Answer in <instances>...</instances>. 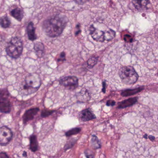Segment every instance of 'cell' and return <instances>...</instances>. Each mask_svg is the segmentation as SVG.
I'll list each match as a JSON object with an SVG mask.
<instances>
[{"label":"cell","mask_w":158,"mask_h":158,"mask_svg":"<svg viewBox=\"0 0 158 158\" xmlns=\"http://www.w3.org/2000/svg\"><path fill=\"white\" fill-rule=\"evenodd\" d=\"M13 133L11 130L6 126H2L0 129V144L5 146L11 141Z\"/></svg>","instance_id":"cell-7"},{"label":"cell","mask_w":158,"mask_h":158,"mask_svg":"<svg viewBox=\"0 0 158 158\" xmlns=\"http://www.w3.org/2000/svg\"><path fill=\"white\" fill-rule=\"evenodd\" d=\"M132 3L138 11H144L148 9L150 2L149 0H132Z\"/></svg>","instance_id":"cell-10"},{"label":"cell","mask_w":158,"mask_h":158,"mask_svg":"<svg viewBox=\"0 0 158 158\" xmlns=\"http://www.w3.org/2000/svg\"><path fill=\"white\" fill-rule=\"evenodd\" d=\"M103 89H102V91H103V92L104 93H105L106 91V83L105 82H104L103 83Z\"/></svg>","instance_id":"cell-31"},{"label":"cell","mask_w":158,"mask_h":158,"mask_svg":"<svg viewBox=\"0 0 158 158\" xmlns=\"http://www.w3.org/2000/svg\"><path fill=\"white\" fill-rule=\"evenodd\" d=\"M81 32V31L80 30V24H78L76 26V31L75 32V34L76 36L79 35L80 32Z\"/></svg>","instance_id":"cell-28"},{"label":"cell","mask_w":158,"mask_h":158,"mask_svg":"<svg viewBox=\"0 0 158 158\" xmlns=\"http://www.w3.org/2000/svg\"><path fill=\"white\" fill-rule=\"evenodd\" d=\"M90 0H74V2L79 5H83L89 2Z\"/></svg>","instance_id":"cell-27"},{"label":"cell","mask_w":158,"mask_h":158,"mask_svg":"<svg viewBox=\"0 0 158 158\" xmlns=\"http://www.w3.org/2000/svg\"><path fill=\"white\" fill-rule=\"evenodd\" d=\"M27 32L28 38L30 40L33 41L37 39V36L35 34V28L34 27V24L32 22H30L28 24Z\"/></svg>","instance_id":"cell-12"},{"label":"cell","mask_w":158,"mask_h":158,"mask_svg":"<svg viewBox=\"0 0 158 158\" xmlns=\"http://www.w3.org/2000/svg\"><path fill=\"white\" fill-rule=\"evenodd\" d=\"M0 23H1V27L3 28H7L9 27L11 25L10 19L6 16H4L1 17Z\"/></svg>","instance_id":"cell-20"},{"label":"cell","mask_w":158,"mask_h":158,"mask_svg":"<svg viewBox=\"0 0 158 158\" xmlns=\"http://www.w3.org/2000/svg\"><path fill=\"white\" fill-rule=\"evenodd\" d=\"M24 156H27V153H26V152H24Z\"/></svg>","instance_id":"cell-34"},{"label":"cell","mask_w":158,"mask_h":158,"mask_svg":"<svg viewBox=\"0 0 158 158\" xmlns=\"http://www.w3.org/2000/svg\"><path fill=\"white\" fill-rule=\"evenodd\" d=\"M23 51V43L20 38L18 37L11 38L7 44L6 52L8 56L13 58H18Z\"/></svg>","instance_id":"cell-3"},{"label":"cell","mask_w":158,"mask_h":158,"mask_svg":"<svg viewBox=\"0 0 158 158\" xmlns=\"http://www.w3.org/2000/svg\"><path fill=\"white\" fill-rule=\"evenodd\" d=\"M80 128H76L74 129H71L68 131L66 132V136H70L71 135H74L77 134L80 132Z\"/></svg>","instance_id":"cell-22"},{"label":"cell","mask_w":158,"mask_h":158,"mask_svg":"<svg viewBox=\"0 0 158 158\" xmlns=\"http://www.w3.org/2000/svg\"><path fill=\"white\" fill-rule=\"evenodd\" d=\"M41 84V79L39 75L36 73L28 74L19 87V93L23 95L33 94L39 89Z\"/></svg>","instance_id":"cell-2"},{"label":"cell","mask_w":158,"mask_h":158,"mask_svg":"<svg viewBox=\"0 0 158 158\" xmlns=\"http://www.w3.org/2000/svg\"><path fill=\"white\" fill-rule=\"evenodd\" d=\"M97 60H98V57H97L93 56V57H91L87 61V65H88V67L90 69H92L94 67V66L97 63Z\"/></svg>","instance_id":"cell-21"},{"label":"cell","mask_w":158,"mask_h":158,"mask_svg":"<svg viewBox=\"0 0 158 158\" xmlns=\"http://www.w3.org/2000/svg\"><path fill=\"white\" fill-rule=\"evenodd\" d=\"M137 100L138 99L137 98L134 97L123 100L119 104L118 108H126L128 107L131 106L135 104L137 102Z\"/></svg>","instance_id":"cell-13"},{"label":"cell","mask_w":158,"mask_h":158,"mask_svg":"<svg viewBox=\"0 0 158 158\" xmlns=\"http://www.w3.org/2000/svg\"><path fill=\"white\" fill-rule=\"evenodd\" d=\"M59 82L60 85L69 87L70 90L76 89L79 86V80L74 76L64 77L59 80Z\"/></svg>","instance_id":"cell-6"},{"label":"cell","mask_w":158,"mask_h":158,"mask_svg":"<svg viewBox=\"0 0 158 158\" xmlns=\"http://www.w3.org/2000/svg\"><path fill=\"white\" fill-rule=\"evenodd\" d=\"M91 145L93 148L94 149H98L101 147V143L97 136L96 135H92L91 141Z\"/></svg>","instance_id":"cell-19"},{"label":"cell","mask_w":158,"mask_h":158,"mask_svg":"<svg viewBox=\"0 0 158 158\" xmlns=\"http://www.w3.org/2000/svg\"><path fill=\"white\" fill-rule=\"evenodd\" d=\"M143 87H138L133 89H127V90L122 91L121 93V95L123 97H128L133 95L143 90Z\"/></svg>","instance_id":"cell-16"},{"label":"cell","mask_w":158,"mask_h":158,"mask_svg":"<svg viewBox=\"0 0 158 158\" xmlns=\"http://www.w3.org/2000/svg\"><path fill=\"white\" fill-rule=\"evenodd\" d=\"M34 50L39 58L42 57L45 54V46L42 43L38 42L34 44Z\"/></svg>","instance_id":"cell-14"},{"label":"cell","mask_w":158,"mask_h":158,"mask_svg":"<svg viewBox=\"0 0 158 158\" xmlns=\"http://www.w3.org/2000/svg\"><path fill=\"white\" fill-rule=\"evenodd\" d=\"M9 93L6 89L1 90L0 94V110L2 113H8L11 111V103L8 99Z\"/></svg>","instance_id":"cell-5"},{"label":"cell","mask_w":158,"mask_h":158,"mask_svg":"<svg viewBox=\"0 0 158 158\" xmlns=\"http://www.w3.org/2000/svg\"><path fill=\"white\" fill-rule=\"evenodd\" d=\"M143 137L144 138H145V139H147V135L145 134L143 136Z\"/></svg>","instance_id":"cell-33"},{"label":"cell","mask_w":158,"mask_h":158,"mask_svg":"<svg viewBox=\"0 0 158 158\" xmlns=\"http://www.w3.org/2000/svg\"><path fill=\"white\" fill-rule=\"evenodd\" d=\"M85 156L87 158H94V155L92 151L89 150H87L84 152Z\"/></svg>","instance_id":"cell-26"},{"label":"cell","mask_w":158,"mask_h":158,"mask_svg":"<svg viewBox=\"0 0 158 158\" xmlns=\"http://www.w3.org/2000/svg\"><path fill=\"white\" fill-rule=\"evenodd\" d=\"M148 138H149L151 141H152V142L155 141V139H156L155 136H152V135H149V136H148Z\"/></svg>","instance_id":"cell-32"},{"label":"cell","mask_w":158,"mask_h":158,"mask_svg":"<svg viewBox=\"0 0 158 158\" xmlns=\"http://www.w3.org/2000/svg\"><path fill=\"white\" fill-rule=\"evenodd\" d=\"M54 111L52 110H44L42 111L41 116L42 118H46L52 115Z\"/></svg>","instance_id":"cell-23"},{"label":"cell","mask_w":158,"mask_h":158,"mask_svg":"<svg viewBox=\"0 0 158 158\" xmlns=\"http://www.w3.org/2000/svg\"><path fill=\"white\" fill-rule=\"evenodd\" d=\"M10 15L14 18L19 21H21L24 16V12L21 8L15 7L10 12Z\"/></svg>","instance_id":"cell-15"},{"label":"cell","mask_w":158,"mask_h":158,"mask_svg":"<svg viewBox=\"0 0 158 158\" xmlns=\"http://www.w3.org/2000/svg\"><path fill=\"white\" fill-rule=\"evenodd\" d=\"M123 40L126 42L131 43L133 41V39L131 35L129 34H126L124 35Z\"/></svg>","instance_id":"cell-24"},{"label":"cell","mask_w":158,"mask_h":158,"mask_svg":"<svg viewBox=\"0 0 158 158\" xmlns=\"http://www.w3.org/2000/svg\"><path fill=\"white\" fill-rule=\"evenodd\" d=\"M30 144V148L32 152H36L38 149V143H37V138L34 135H32L31 136Z\"/></svg>","instance_id":"cell-17"},{"label":"cell","mask_w":158,"mask_h":158,"mask_svg":"<svg viewBox=\"0 0 158 158\" xmlns=\"http://www.w3.org/2000/svg\"><path fill=\"white\" fill-rule=\"evenodd\" d=\"M79 116L80 119L83 122L89 121L96 118L95 115L90 108L86 109L81 111Z\"/></svg>","instance_id":"cell-9"},{"label":"cell","mask_w":158,"mask_h":158,"mask_svg":"<svg viewBox=\"0 0 158 158\" xmlns=\"http://www.w3.org/2000/svg\"><path fill=\"white\" fill-rule=\"evenodd\" d=\"M119 75L122 82L127 85L133 84L139 78V76L134 68L130 66L121 68Z\"/></svg>","instance_id":"cell-4"},{"label":"cell","mask_w":158,"mask_h":158,"mask_svg":"<svg viewBox=\"0 0 158 158\" xmlns=\"http://www.w3.org/2000/svg\"><path fill=\"white\" fill-rule=\"evenodd\" d=\"M66 60V54L64 52H62L60 53L59 58L58 59L57 62L58 63L59 62L60 63V62H63Z\"/></svg>","instance_id":"cell-25"},{"label":"cell","mask_w":158,"mask_h":158,"mask_svg":"<svg viewBox=\"0 0 158 158\" xmlns=\"http://www.w3.org/2000/svg\"><path fill=\"white\" fill-rule=\"evenodd\" d=\"M90 35L96 41L103 42L105 41V31L96 28L93 25L89 28Z\"/></svg>","instance_id":"cell-8"},{"label":"cell","mask_w":158,"mask_h":158,"mask_svg":"<svg viewBox=\"0 0 158 158\" xmlns=\"http://www.w3.org/2000/svg\"><path fill=\"white\" fill-rule=\"evenodd\" d=\"M116 104V102L114 100H108L106 103V105L107 106H114Z\"/></svg>","instance_id":"cell-29"},{"label":"cell","mask_w":158,"mask_h":158,"mask_svg":"<svg viewBox=\"0 0 158 158\" xmlns=\"http://www.w3.org/2000/svg\"><path fill=\"white\" fill-rule=\"evenodd\" d=\"M0 158H9L6 153L4 152H1L0 154Z\"/></svg>","instance_id":"cell-30"},{"label":"cell","mask_w":158,"mask_h":158,"mask_svg":"<svg viewBox=\"0 0 158 158\" xmlns=\"http://www.w3.org/2000/svg\"><path fill=\"white\" fill-rule=\"evenodd\" d=\"M68 22V19L66 17L57 15L45 20L42 27L47 36L55 38L62 34Z\"/></svg>","instance_id":"cell-1"},{"label":"cell","mask_w":158,"mask_h":158,"mask_svg":"<svg viewBox=\"0 0 158 158\" xmlns=\"http://www.w3.org/2000/svg\"><path fill=\"white\" fill-rule=\"evenodd\" d=\"M115 36H116V32L111 29H109L105 31V40L110 41L114 39Z\"/></svg>","instance_id":"cell-18"},{"label":"cell","mask_w":158,"mask_h":158,"mask_svg":"<svg viewBox=\"0 0 158 158\" xmlns=\"http://www.w3.org/2000/svg\"><path fill=\"white\" fill-rule=\"evenodd\" d=\"M40 110L39 108H33L28 110L24 113L23 116V121L24 123H26L29 121L34 118L35 115L38 113Z\"/></svg>","instance_id":"cell-11"}]
</instances>
